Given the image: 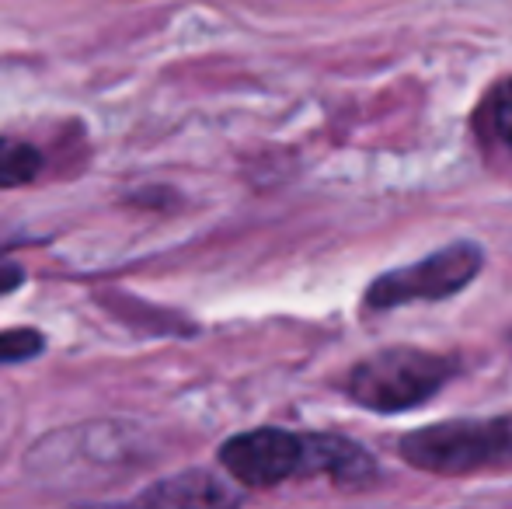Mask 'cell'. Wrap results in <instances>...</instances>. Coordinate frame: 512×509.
I'll use <instances>...</instances> for the list:
<instances>
[{
    "label": "cell",
    "instance_id": "9",
    "mask_svg": "<svg viewBox=\"0 0 512 509\" xmlns=\"http://www.w3.org/2000/svg\"><path fill=\"white\" fill-rule=\"evenodd\" d=\"M21 279H25V269L18 262H0V297L18 290Z\"/></svg>",
    "mask_w": 512,
    "mask_h": 509
},
{
    "label": "cell",
    "instance_id": "3",
    "mask_svg": "<svg viewBox=\"0 0 512 509\" xmlns=\"http://www.w3.org/2000/svg\"><path fill=\"white\" fill-rule=\"evenodd\" d=\"M485 265V252L471 241L446 245L429 258L405 269L384 272L366 290V307L370 311H391V307L418 304V300H443L460 293Z\"/></svg>",
    "mask_w": 512,
    "mask_h": 509
},
{
    "label": "cell",
    "instance_id": "8",
    "mask_svg": "<svg viewBox=\"0 0 512 509\" xmlns=\"http://www.w3.org/2000/svg\"><path fill=\"white\" fill-rule=\"evenodd\" d=\"M46 339L35 328H7L0 332V367H11V363H28L35 356H42Z\"/></svg>",
    "mask_w": 512,
    "mask_h": 509
},
{
    "label": "cell",
    "instance_id": "1",
    "mask_svg": "<svg viewBox=\"0 0 512 509\" xmlns=\"http://www.w3.org/2000/svg\"><path fill=\"white\" fill-rule=\"evenodd\" d=\"M453 374H457V363L450 356L398 346L373 353L370 360H359L345 377V391L356 405L391 415L425 405L432 394L450 384Z\"/></svg>",
    "mask_w": 512,
    "mask_h": 509
},
{
    "label": "cell",
    "instance_id": "7",
    "mask_svg": "<svg viewBox=\"0 0 512 509\" xmlns=\"http://www.w3.org/2000/svg\"><path fill=\"white\" fill-rule=\"evenodd\" d=\"M42 171V154L25 140L0 136V189H18L35 182Z\"/></svg>",
    "mask_w": 512,
    "mask_h": 509
},
{
    "label": "cell",
    "instance_id": "2",
    "mask_svg": "<svg viewBox=\"0 0 512 509\" xmlns=\"http://www.w3.org/2000/svg\"><path fill=\"white\" fill-rule=\"evenodd\" d=\"M512 422L509 419H453L415 429L401 440V457L429 475H471L509 461Z\"/></svg>",
    "mask_w": 512,
    "mask_h": 509
},
{
    "label": "cell",
    "instance_id": "5",
    "mask_svg": "<svg viewBox=\"0 0 512 509\" xmlns=\"http://www.w3.org/2000/svg\"><path fill=\"white\" fill-rule=\"evenodd\" d=\"M474 136L495 168L512 171V77L481 98L474 112Z\"/></svg>",
    "mask_w": 512,
    "mask_h": 509
},
{
    "label": "cell",
    "instance_id": "4",
    "mask_svg": "<svg viewBox=\"0 0 512 509\" xmlns=\"http://www.w3.org/2000/svg\"><path fill=\"white\" fill-rule=\"evenodd\" d=\"M220 464L244 489H272L286 478L310 475V436L286 429H251L220 447Z\"/></svg>",
    "mask_w": 512,
    "mask_h": 509
},
{
    "label": "cell",
    "instance_id": "6",
    "mask_svg": "<svg viewBox=\"0 0 512 509\" xmlns=\"http://www.w3.org/2000/svg\"><path fill=\"white\" fill-rule=\"evenodd\" d=\"M140 503L157 506H227L237 503V492L227 489V482L206 475V471H185V475L164 478L154 489L140 496Z\"/></svg>",
    "mask_w": 512,
    "mask_h": 509
}]
</instances>
